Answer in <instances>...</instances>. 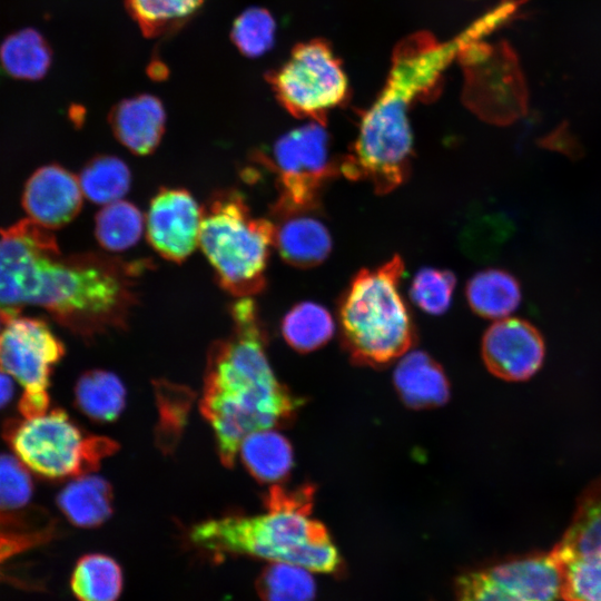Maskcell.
I'll return each mask as SVG.
<instances>
[{"mask_svg":"<svg viewBox=\"0 0 601 601\" xmlns=\"http://www.w3.org/2000/svg\"><path fill=\"white\" fill-rule=\"evenodd\" d=\"M148 267L101 253L65 255L50 229L22 219L0 231V314L7 322L39 306L86 338L124 329Z\"/></svg>","mask_w":601,"mask_h":601,"instance_id":"obj_1","label":"cell"},{"mask_svg":"<svg viewBox=\"0 0 601 601\" xmlns=\"http://www.w3.org/2000/svg\"><path fill=\"white\" fill-rule=\"evenodd\" d=\"M479 36L477 24L471 22L447 40L420 30L395 45L385 82L361 112L357 136L341 159L344 177L370 183L378 195L405 181L413 158L412 107L440 97L445 71Z\"/></svg>","mask_w":601,"mask_h":601,"instance_id":"obj_2","label":"cell"},{"mask_svg":"<svg viewBox=\"0 0 601 601\" xmlns=\"http://www.w3.org/2000/svg\"><path fill=\"white\" fill-rule=\"evenodd\" d=\"M229 313L231 333L209 348L199 404L226 467L234 465L247 435L289 423L303 404L269 365L266 331L253 298H237Z\"/></svg>","mask_w":601,"mask_h":601,"instance_id":"obj_3","label":"cell"},{"mask_svg":"<svg viewBox=\"0 0 601 601\" xmlns=\"http://www.w3.org/2000/svg\"><path fill=\"white\" fill-rule=\"evenodd\" d=\"M315 489L274 485L264 496L267 513L225 516L191 528L194 545L213 554H246L332 573L342 558L326 526L309 516Z\"/></svg>","mask_w":601,"mask_h":601,"instance_id":"obj_4","label":"cell"},{"mask_svg":"<svg viewBox=\"0 0 601 601\" xmlns=\"http://www.w3.org/2000/svg\"><path fill=\"white\" fill-rule=\"evenodd\" d=\"M404 262L397 254L375 268H362L338 304L341 336L352 359L382 366L414 342V326L401 296Z\"/></svg>","mask_w":601,"mask_h":601,"instance_id":"obj_5","label":"cell"},{"mask_svg":"<svg viewBox=\"0 0 601 601\" xmlns=\"http://www.w3.org/2000/svg\"><path fill=\"white\" fill-rule=\"evenodd\" d=\"M201 211L199 245L219 286L237 298L263 292L274 247L273 221L255 217L235 189L215 191Z\"/></svg>","mask_w":601,"mask_h":601,"instance_id":"obj_6","label":"cell"},{"mask_svg":"<svg viewBox=\"0 0 601 601\" xmlns=\"http://www.w3.org/2000/svg\"><path fill=\"white\" fill-rule=\"evenodd\" d=\"M4 437L22 463L48 479L85 475L118 450V444L109 437L83 436L61 408L10 421Z\"/></svg>","mask_w":601,"mask_h":601,"instance_id":"obj_7","label":"cell"},{"mask_svg":"<svg viewBox=\"0 0 601 601\" xmlns=\"http://www.w3.org/2000/svg\"><path fill=\"white\" fill-rule=\"evenodd\" d=\"M267 81L288 114L325 126L329 112L351 96L343 62L323 38L297 43L287 60L268 73Z\"/></svg>","mask_w":601,"mask_h":601,"instance_id":"obj_8","label":"cell"},{"mask_svg":"<svg viewBox=\"0 0 601 601\" xmlns=\"http://www.w3.org/2000/svg\"><path fill=\"white\" fill-rule=\"evenodd\" d=\"M476 38L460 51L463 105L483 121L505 126L526 114L529 92L519 58L505 40Z\"/></svg>","mask_w":601,"mask_h":601,"instance_id":"obj_9","label":"cell"},{"mask_svg":"<svg viewBox=\"0 0 601 601\" xmlns=\"http://www.w3.org/2000/svg\"><path fill=\"white\" fill-rule=\"evenodd\" d=\"M257 160L276 176L278 197L270 214L318 209L324 187L341 174L325 125L316 121L282 135Z\"/></svg>","mask_w":601,"mask_h":601,"instance_id":"obj_10","label":"cell"},{"mask_svg":"<svg viewBox=\"0 0 601 601\" xmlns=\"http://www.w3.org/2000/svg\"><path fill=\"white\" fill-rule=\"evenodd\" d=\"M63 355V344L42 319L14 316L0 333V370L16 378L23 393H48L51 370Z\"/></svg>","mask_w":601,"mask_h":601,"instance_id":"obj_11","label":"cell"},{"mask_svg":"<svg viewBox=\"0 0 601 601\" xmlns=\"http://www.w3.org/2000/svg\"><path fill=\"white\" fill-rule=\"evenodd\" d=\"M201 215V207L188 190L161 188L146 216L149 244L165 259L184 262L199 244Z\"/></svg>","mask_w":601,"mask_h":601,"instance_id":"obj_12","label":"cell"},{"mask_svg":"<svg viewBox=\"0 0 601 601\" xmlns=\"http://www.w3.org/2000/svg\"><path fill=\"white\" fill-rule=\"evenodd\" d=\"M481 352L486 368L494 376L522 382L541 368L545 344L534 325L521 318L505 317L486 329Z\"/></svg>","mask_w":601,"mask_h":601,"instance_id":"obj_13","label":"cell"},{"mask_svg":"<svg viewBox=\"0 0 601 601\" xmlns=\"http://www.w3.org/2000/svg\"><path fill=\"white\" fill-rule=\"evenodd\" d=\"M79 179L52 164L37 169L24 186L22 206L29 218L47 229L70 223L82 206Z\"/></svg>","mask_w":601,"mask_h":601,"instance_id":"obj_14","label":"cell"},{"mask_svg":"<svg viewBox=\"0 0 601 601\" xmlns=\"http://www.w3.org/2000/svg\"><path fill=\"white\" fill-rule=\"evenodd\" d=\"M318 209L270 214L274 247L280 258L296 268H313L331 254L333 239L327 226L316 215Z\"/></svg>","mask_w":601,"mask_h":601,"instance_id":"obj_15","label":"cell"},{"mask_svg":"<svg viewBox=\"0 0 601 601\" xmlns=\"http://www.w3.org/2000/svg\"><path fill=\"white\" fill-rule=\"evenodd\" d=\"M109 124L120 144L136 155L146 156L154 152L161 140L166 114L157 97L142 93L115 105Z\"/></svg>","mask_w":601,"mask_h":601,"instance_id":"obj_16","label":"cell"},{"mask_svg":"<svg viewBox=\"0 0 601 601\" xmlns=\"http://www.w3.org/2000/svg\"><path fill=\"white\" fill-rule=\"evenodd\" d=\"M485 571L524 601H555L561 597L562 569L550 553L501 563Z\"/></svg>","mask_w":601,"mask_h":601,"instance_id":"obj_17","label":"cell"},{"mask_svg":"<svg viewBox=\"0 0 601 601\" xmlns=\"http://www.w3.org/2000/svg\"><path fill=\"white\" fill-rule=\"evenodd\" d=\"M394 384L402 401L415 410L443 405L450 396L447 377L425 352L406 354L394 371Z\"/></svg>","mask_w":601,"mask_h":601,"instance_id":"obj_18","label":"cell"},{"mask_svg":"<svg viewBox=\"0 0 601 601\" xmlns=\"http://www.w3.org/2000/svg\"><path fill=\"white\" fill-rule=\"evenodd\" d=\"M112 487L97 475H81L69 482L57 495L66 518L80 528H96L112 514Z\"/></svg>","mask_w":601,"mask_h":601,"instance_id":"obj_19","label":"cell"},{"mask_svg":"<svg viewBox=\"0 0 601 601\" xmlns=\"http://www.w3.org/2000/svg\"><path fill=\"white\" fill-rule=\"evenodd\" d=\"M465 295L471 309L481 317L502 319L520 305L522 293L518 279L506 270L487 268L474 274Z\"/></svg>","mask_w":601,"mask_h":601,"instance_id":"obj_20","label":"cell"},{"mask_svg":"<svg viewBox=\"0 0 601 601\" xmlns=\"http://www.w3.org/2000/svg\"><path fill=\"white\" fill-rule=\"evenodd\" d=\"M601 544V476L580 497L573 519L550 551L561 565Z\"/></svg>","mask_w":601,"mask_h":601,"instance_id":"obj_21","label":"cell"},{"mask_svg":"<svg viewBox=\"0 0 601 601\" xmlns=\"http://www.w3.org/2000/svg\"><path fill=\"white\" fill-rule=\"evenodd\" d=\"M238 453L247 471L262 483L286 479L294 463L288 440L270 428L247 435Z\"/></svg>","mask_w":601,"mask_h":601,"instance_id":"obj_22","label":"cell"},{"mask_svg":"<svg viewBox=\"0 0 601 601\" xmlns=\"http://www.w3.org/2000/svg\"><path fill=\"white\" fill-rule=\"evenodd\" d=\"M76 406L96 422H112L122 412L126 390L112 373L91 370L83 373L75 387Z\"/></svg>","mask_w":601,"mask_h":601,"instance_id":"obj_23","label":"cell"},{"mask_svg":"<svg viewBox=\"0 0 601 601\" xmlns=\"http://www.w3.org/2000/svg\"><path fill=\"white\" fill-rule=\"evenodd\" d=\"M51 58L48 42L31 28L8 36L0 46V63L16 79H41L49 70Z\"/></svg>","mask_w":601,"mask_h":601,"instance_id":"obj_24","label":"cell"},{"mask_svg":"<svg viewBox=\"0 0 601 601\" xmlns=\"http://www.w3.org/2000/svg\"><path fill=\"white\" fill-rule=\"evenodd\" d=\"M71 589L79 601H117L122 589V570L110 556H81L71 575Z\"/></svg>","mask_w":601,"mask_h":601,"instance_id":"obj_25","label":"cell"},{"mask_svg":"<svg viewBox=\"0 0 601 601\" xmlns=\"http://www.w3.org/2000/svg\"><path fill=\"white\" fill-rule=\"evenodd\" d=\"M334 321L329 312L314 302L294 305L283 317L280 331L287 344L308 353L325 345L333 336Z\"/></svg>","mask_w":601,"mask_h":601,"instance_id":"obj_26","label":"cell"},{"mask_svg":"<svg viewBox=\"0 0 601 601\" xmlns=\"http://www.w3.org/2000/svg\"><path fill=\"white\" fill-rule=\"evenodd\" d=\"M158 422L156 444L169 454L177 446L194 401V392L185 385L159 380L154 383Z\"/></svg>","mask_w":601,"mask_h":601,"instance_id":"obj_27","label":"cell"},{"mask_svg":"<svg viewBox=\"0 0 601 601\" xmlns=\"http://www.w3.org/2000/svg\"><path fill=\"white\" fill-rule=\"evenodd\" d=\"M78 179L86 198L95 204L107 205L120 200L128 193L131 174L120 158L98 155L85 165Z\"/></svg>","mask_w":601,"mask_h":601,"instance_id":"obj_28","label":"cell"},{"mask_svg":"<svg viewBox=\"0 0 601 601\" xmlns=\"http://www.w3.org/2000/svg\"><path fill=\"white\" fill-rule=\"evenodd\" d=\"M142 228L140 210L121 199L104 205L95 218L97 242L109 252H122L132 247L139 240Z\"/></svg>","mask_w":601,"mask_h":601,"instance_id":"obj_29","label":"cell"},{"mask_svg":"<svg viewBox=\"0 0 601 601\" xmlns=\"http://www.w3.org/2000/svg\"><path fill=\"white\" fill-rule=\"evenodd\" d=\"M206 0H125L126 8L146 37H159L183 26Z\"/></svg>","mask_w":601,"mask_h":601,"instance_id":"obj_30","label":"cell"},{"mask_svg":"<svg viewBox=\"0 0 601 601\" xmlns=\"http://www.w3.org/2000/svg\"><path fill=\"white\" fill-rule=\"evenodd\" d=\"M263 601H313L316 584L309 570L286 562L267 565L256 580Z\"/></svg>","mask_w":601,"mask_h":601,"instance_id":"obj_31","label":"cell"},{"mask_svg":"<svg viewBox=\"0 0 601 601\" xmlns=\"http://www.w3.org/2000/svg\"><path fill=\"white\" fill-rule=\"evenodd\" d=\"M560 566L564 601H601V544Z\"/></svg>","mask_w":601,"mask_h":601,"instance_id":"obj_32","label":"cell"},{"mask_svg":"<svg viewBox=\"0 0 601 601\" xmlns=\"http://www.w3.org/2000/svg\"><path fill=\"white\" fill-rule=\"evenodd\" d=\"M33 486L21 461L0 453V526L18 524L17 515L29 503Z\"/></svg>","mask_w":601,"mask_h":601,"instance_id":"obj_33","label":"cell"},{"mask_svg":"<svg viewBox=\"0 0 601 601\" xmlns=\"http://www.w3.org/2000/svg\"><path fill=\"white\" fill-rule=\"evenodd\" d=\"M230 37L243 55L260 57L275 43L276 21L265 8H248L235 19Z\"/></svg>","mask_w":601,"mask_h":601,"instance_id":"obj_34","label":"cell"},{"mask_svg":"<svg viewBox=\"0 0 601 601\" xmlns=\"http://www.w3.org/2000/svg\"><path fill=\"white\" fill-rule=\"evenodd\" d=\"M456 285L454 274L447 269L434 267L421 268L412 279L410 296L422 311L441 315L451 303Z\"/></svg>","mask_w":601,"mask_h":601,"instance_id":"obj_35","label":"cell"},{"mask_svg":"<svg viewBox=\"0 0 601 601\" xmlns=\"http://www.w3.org/2000/svg\"><path fill=\"white\" fill-rule=\"evenodd\" d=\"M456 591L459 601H524L494 581L485 570L461 575Z\"/></svg>","mask_w":601,"mask_h":601,"instance_id":"obj_36","label":"cell"},{"mask_svg":"<svg viewBox=\"0 0 601 601\" xmlns=\"http://www.w3.org/2000/svg\"><path fill=\"white\" fill-rule=\"evenodd\" d=\"M14 386L12 380L6 374L0 373V408L4 407L12 398Z\"/></svg>","mask_w":601,"mask_h":601,"instance_id":"obj_37","label":"cell"},{"mask_svg":"<svg viewBox=\"0 0 601 601\" xmlns=\"http://www.w3.org/2000/svg\"><path fill=\"white\" fill-rule=\"evenodd\" d=\"M1 322L6 323L4 319H3V317H2L1 314H0V323H1Z\"/></svg>","mask_w":601,"mask_h":601,"instance_id":"obj_38","label":"cell"}]
</instances>
